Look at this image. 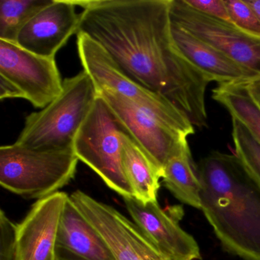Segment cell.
<instances>
[{
	"mask_svg": "<svg viewBox=\"0 0 260 260\" xmlns=\"http://www.w3.org/2000/svg\"><path fill=\"white\" fill-rule=\"evenodd\" d=\"M78 33L100 45L126 76L165 97L194 127H208L211 83L185 58L172 35L170 0H74Z\"/></svg>",
	"mask_w": 260,
	"mask_h": 260,
	"instance_id": "6da1fadb",
	"label": "cell"
},
{
	"mask_svg": "<svg viewBox=\"0 0 260 260\" xmlns=\"http://www.w3.org/2000/svg\"><path fill=\"white\" fill-rule=\"evenodd\" d=\"M201 210L225 249L260 260V187L234 154L213 151L196 166Z\"/></svg>",
	"mask_w": 260,
	"mask_h": 260,
	"instance_id": "7a4b0ae2",
	"label": "cell"
},
{
	"mask_svg": "<svg viewBox=\"0 0 260 260\" xmlns=\"http://www.w3.org/2000/svg\"><path fill=\"white\" fill-rule=\"evenodd\" d=\"M97 97L95 83L83 70L65 79L57 99L25 118L15 144L32 150L73 149L76 136Z\"/></svg>",
	"mask_w": 260,
	"mask_h": 260,
	"instance_id": "3957f363",
	"label": "cell"
},
{
	"mask_svg": "<svg viewBox=\"0 0 260 260\" xmlns=\"http://www.w3.org/2000/svg\"><path fill=\"white\" fill-rule=\"evenodd\" d=\"M79 159L74 149L32 150L17 144L0 147V185L26 199L48 197L69 183Z\"/></svg>",
	"mask_w": 260,
	"mask_h": 260,
	"instance_id": "277c9868",
	"label": "cell"
},
{
	"mask_svg": "<svg viewBox=\"0 0 260 260\" xmlns=\"http://www.w3.org/2000/svg\"><path fill=\"white\" fill-rule=\"evenodd\" d=\"M77 36V51L83 71L90 76L97 90L105 89L121 95L182 136L194 135V126L177 106L129 78L90 38L81 33Z\"/></svg>",
	"mask_w": 260,
	"mask_h": 260,
	"instance_id": "5b68a950",
	"label": "cell"
},
{
	"mask_svg": "<svg viewBox=\"0 0 260 260\" xmlns=\"http://www.w3.org/2000/svg\"><path fill=\"white\" fill-rule=\"evenodd\" d=\"M125 132L112 109L98 95L73 145L79 160L90 167L122 198L134 197L121 159L122 138Z\"/></svg>",
	"mask_w": 260,
	"mask_h": 260,
	"instance_id": "8992f818",
	"label": "cell"
},
{
	"mask_svg": "<svg viewBox=\"0 0 260 260\" xmlns=\"http://www.w3.org/2000/svg\"><path fill=\"white\" fill-rule=\"evenodd\" d=\"M0 77L13 83L36 109L46 107L63 90L55 57L37 55L7 41L0 40Z\"/></svg>",
	"mask_w": 260,
	"mask_h": 260,
	"instance_id": "52a82bcc",
	"label": "cell"
},
{
	"mask_svg": "<svg viewBox=\"0 0 260 260\" xmlns=\"http://www.w3.org/2000/svg\"><path fill=\"white\" fill-rule=\"evenodd\" d=\"M70 198L103 236L115 260H171L134 222L113 207L98 202L82 191H76Z\"/></svg>",
	"mask_w": 260,
	"mask_h": 260,
	"instance_id": "ba28073f",
	"label": "cell"
},
{
	"mask_svg": "<svg viewBox=\"0 0 260 260\" xmlns=\"http://www.w3.org/2000/svg\"><path fill=\"white\" fill-rule=\"evenodd\" d=\"M170 18L172 22L260 76V37L201 14L184 0H170Z\"/></svg>",
	"mask_w": 260,
	"mask_h": 260,
	"instance_id": "9c48e42d",
	"label": "cell"
},
{
	"mask_svg": "<svg viewBox=\"0 0 260 260\" xmlns=\"http://www.w3.org/2000/svg\"><path fill=\"white\" fill-rule=\"evenodd\" d=\"M130 135L162 173L167 162L189 148L188 138L162 124L118 94L97 90Z\"/></svg>",
	"mask_w": 260,
	"mask_h": 260,
	"instance_id": "30bf717a",
	"label": "cell"
},
{
	"mask_svg": "<svg viewBox=\"0 0 260 260\" xmlns=\"http://www.w3.org/2000/svg\"><path fill=\"white\" fill-rule=\"evenodd\" d=\"M124 204L134 223L144 235L171 260L200 259L199 245L181 228L182 207L164 211L156 202H142L135 197H124Z\"/></svg>",
	"mask_w": 260,
	"mask_h": 260,
	"instance_id": "8fae6325",
	"label": "cell"
},
{
	"mask_svg": "<svg viewBox=\"0 0 260 260\" xmlns=\"http://www.w3.org/2000/svg\"><path fill=\"white\" fill-rule=\"evenodd\" d=\"M76 7L74 0H52L21 29L15 43L37 55L55 57L78 32L81 13Z\"/></svg>",
	"mask_w": 260,
	"mask_h": 260,
	"instance_id": "7c38bea8",
	"label": "cell"
},
{
	"mask_svg": "<svg viewBox=\"0 0 260 260\" xmlns=\"http://www.w3.org/2000/svg\"><path fill=\"white\" fill-rule=\"evenodd\" d=\"M68 197L57 191L34 204L17 224L15 260H56L57 229Z\"/></svg>",
	"mask_w": 260,
	"mask_h": 260,
	"instance_id": "4fadbf2b",
	"label": "cell"
},
{
	"mask_svg": "<svg viewBox=\"0 0 260 260\" xmlns=\"http://www.w3.org/2000/svg\"><path fill=\"white\" fill-rule=\"evenodd\" d=\"M56 260H115L103 236L68 198L57 229Z\"/></svg>",
	"mask_w": 260,
	"mask_h": 260,
	"instance_id": "5bb4252c",
	"label": "cell"
},
{
	"mask_svg": "<svg viewBox=\"0 0 260 260\" xmlns=\"http://www.w3.org/2000/svg\"><path fill=\"white\" fill-rule=\"evenodd\" d=\"M172 35L182 55L211 83H235L257 77L250 70L236 63L214 47L193 36L171 21Z\"/></svg>",
	"mask_w": 260,
	"mask_h": 260,
	"instance_id": "9a60e30c",
	"label": "cell"
},
{
	"mask_svg": "<svg viewBox=\"0 0 260 260\" xmlns=\"http://www.w3.org/2000/svg\"><path fill=\"white\" fill-rule=\"evenodd\" d=\"M121 159L134 197L142 202H156L162 173L127 132L123 135Z\"/></svg>",
	"mask_w": 260,
	"mask_h": 260,
	"instance_id": "2e32d148",
	"label": "cell"
},
{
	"mask_svg": "<svg viewBox=\"0 0 260 260\" xmlns=\"http://www.w3.org/2000/svg\"><path fill=\"white\" fill-rule=\"evenodd\" d=\"M162 179L166 187L178 200L201 209L202 185L189 148L167 162Z\"/></svg>",
	"mask_w": 260,
	"mask_h": 260,
	"instance_id": "e0dca14e",
	"label": "cell"
},
{
	"mask_svg": "<svg viewBox=\"0 0 260 260\" xmlns=\"http://www.w3.org/2000/svg\"><path fill=\"white\" fill-rule=\"evenodd\" d=\"M212 98L260 143V109L241 81L219 84L212 90Z\"/></svg>",
	"mask_w": 260,
	"mask_h": 260,
	"instance_id": "ac0fdd59",
	"label": "cell"
},
{
	"mask_svg": "<svg viewBox=\"0 0 260 260\" xmlns=\"http://www.w3.org/2000/svg\"><path fill=\"white\" fill-rule=\"evenodd\" d=\"M52 0H1L0 40L16 42L22 28Z\"/></svg>",
	"mask_w": 260,
	"mask_h": 260,
	"instance_id": "d6986e66",
	"label": "cell"
},
{
	"mask_svg": "<svg viewBox=\"0 0 260 260\" xmlns=\"http://www.w3.org/2000/svg\"><path fill=\"white\" fill-rule=\"evenodd\" d=\"M232 138L235 155L249 176L260 187V143L249 131L232 118Z\"/></svg>",
	"mask_w": 260,
	"mask_h": 260,
	"instance_id": "ffe728a7",
	"label": "cell"
},
{
	"mask_svg": "<svg viewBox=\"0 0 260 260\" xmlns=\"http://www.w3.org/2000/svg\"><path fill=\"white\" fill-rule=\"evenodd\" d=\"M231 24L243 32L260 37V19L246 0H225Z\"/></svg>",
	"mask_w": 260,
	"mask_h": 260,
	"instance_id": "44dd1931",
	"label": "cell"
},
{
	"mask_svg": "<svg viewBox=\"0 0 260 260\" xmlns=\"http://www.w3.org/2000/svg\"><path fill=\"white\" fill-rule=\"evenodd\" d=\"M17 224L0 211V260H15Z\"/></svg>",
	"mask_w": 260,
	"mask_h": 260,
	"instance_id": "7402d4cb",
	"label": "cell"
},
{
	"mask_svg": "<svg viewBox=\"0 0 260 260\" xmlns=\"http://www.w3.org/2000/svg\"><path fill=\"white\" fill-rule=\"evenodd\" d=\"M184 2L201 14L231 23L225 0H184Z\"/></svg>",
	"mask_w": 260,
	"mask_h": 260,
	"instance_id": "603a6c76",
	"label": "cell"
},
{
	"mask_svg": "<svg viewBox=\"0 0 260 260\" xmlns=\"http://www.w3.org/2000/svg\"><path fill=\"white\" fill-rule=\"evenodd\" d=\"M22 99L19 89L4 77H0V100Z\"/></svg>",
	"mask_w": 260,
	"mask_h": 260,
	"instance_id": "cb8c5ba5",
	"label": "cell"
},
{
	"mask_svg": "<svg viewBox=\"0 0 260 260\" xmlns=\"http://www.w3.org/2000/svg\"><path fill=\"white\" fill-rule=\"evenodd\" d=\"M241 82L255 104L260 109V76L241 80Z\"/></svg>",
	"mask_w": 260,
	"mask_h": 260,
	"instance_id": "d4e9b609",
	"label": "cell"
},
{
	"mask_svg": "<svg viewBox=\"0 0 260 260\" xmlns=\"http://www.w3.org/2000/svg\"><path fill=\"white\" fill-rule=\"evenodd\" d=\"M260 19V0H246Z\"/></svg>",
	"mask_w": 260,
	"mask_h": 260,
	"instance_id": "484cf974",
	"label": "cell"
}]
</instances>
